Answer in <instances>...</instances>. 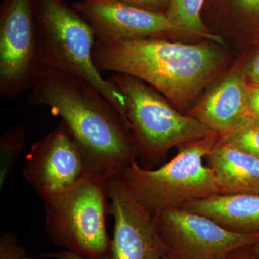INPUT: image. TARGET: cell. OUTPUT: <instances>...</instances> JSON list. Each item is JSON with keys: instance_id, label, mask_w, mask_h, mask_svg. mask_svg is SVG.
Returning <instances> with one entry per match:
<instances>
[{"instance_id": "obj_1", "label": "cell", "mask_w": 259, "mask_h": 259, "mask_svg": "<svg viewBox=\"0 0 259 259\" xmlns=\"http://www.w3.org/2000/svg\"><path fill=\"white\" fill-rule=\"evenodd\" d=\"M29 103L45 107L69 130L93 175H120L138 157L131 125L97 89L74 75L40 69Z\"/></svg>"}, {"instance_id": "obj_2", "label": "cell", "mask_w": 259, "mask_h": 259, "mask_svg": "<svg viewBox=\"0 0 259 259\" xmlns=\"http://www.w3.org/2000/svg\"><path fill=\"white\" fill-rule=\"evenodd\" d=\"M93 59L99 71L133 76L185 107L212 79L221 54L207 44H185L161 38L97 40Z\"/></svg>"}, {"instance_id": "obj_3", "label": "cell", "mask_w": 259, "mask_h": 259, "mask_svg": "<svg viewBox=\"0 0 259 259\" xmlns=\"http://www.w3.org/2000/svg\"><path fill=\"white\" fill-rule=\"evenodd\" d=\"M37 49L40 69L62 71L97 89L127 119L124 95L102 77L93 59L97 37L90 24L64 0H35Z\"/></svg>"}, {"instance_id": "obj_4", "label": "cell", "mask_w": 259, "mask_h": 259, "mask_svg": "<svg viewBox=\"0 0 259 259\" xmlns=\"http://www.w3.org/2000/svg\"><path fill=\"white\" fill-rule=\"evenodd\" d=\"M220 134L178 147L171 161L157 169H147L134 161L122 172L135 200L153 216L194 199L219 194L215 177L203 159L217 144Z\"/></svg>"}, {"instance_id": "obj_5", "label": "cell", "mask_w": 259, "mask_h": 259, "mask_svg": "<svg viewBox=\"0 0 259 259\" xmlns=\"http://www.w3.org/2000/svg\"><path fill=\"white\" fill-rule=\"evenodd\" d=\"M107 180L89 174L60 197L44 203V222L54 244L88 259H108L112 240Z\"/></svg>"}, {"instance_id": "obj_6", "label": "cell", "mask_w": 259, "mask_h": 259, "mask_svg": "<svg viewBox=\"0 0 259 259\" xmlns=\"http://www.w3.org/2000/svg\"><path fill=\"white\" fill-rule=\"evenodd\" d=\"M110 79L125 97L138 156L145 163H153L172 148L215 133L193 116L177 111L141 80L120 73H112Z\"/></svg>"}, {"instance_id": "obj_7", "label": "cell", "mask_w": 259, "mask_h": 259, "mask_svg": "<svg viewBox=\"0 0 259 259\" xmlns=\"http://www.w3.org/2000/svg\"><path fill=\"white\" fill-rule=\"evenodd\" d=\"M40 71L35 0H1L0 94L13 98L30 90Z\"/></svg>"}, {"instance_id": "obj_8", "label": "cell", "mask_w": 259, "mask_h": 259, "mask_svg": "<svg viewBox=\"0 0 259 259\" xmlns=\"http://www.w3.org/2000/svg\"><path fill=\"white\" fill-rule=\"evenodd\" d=\"M167 259H227L233 250L253 245L256 234H238L183 207L165 209L154 216Z\"/></svg>"}, {"instance_id": "obj_9", "label": "cell", "mask_w": 259, "mask_h": 259, "mask_svg": "<svg viewBox=\"0 0 259 259\" xmlns=\"http://www.w3.org/2000/svg\"><path fill=\"white\" fill-rule=\"evenodd\" d=\"M23 175L44 203L59 198L91 173L76 140L62 121L32 145Z\"/></svg>"}, {"instance_id": "obj_10", "label": "cell", "mask_w": 259, "mask_h": 259, "mask_svg": "<svg viewBox=\"0 0 259 259\" xmlns=\"http://www.w3.org/2000/svg\"><path fill=\"white\" fill-rule=\"evenodd\" d=\"M110 213L115 220L108 259H162L166 250L154 216L133 197L122 174L107 180Z\"/></svg>"}, {"instance_id": "obj_11", "label": "cell", "mask_w": 259, "mask_h": 259, "mask_svg": "<svg viewBox=\"0 0 259 259\" xmlns=\"http://www.w3.org/2000/svg\"><path fill=\"white\" fill-rule=\"evenodd\" d=\"M72 5L93 29L97 40L160 38L166 33L177 32L166 13L119 0H77Z\"/></svg>"}, {"instance_id": "obj_12", "label": "cell", "mask_w": 259, "mask_h": 259, "mask_svg": "<svg viewBox=\"0 0 259 259\" xmlns=\"http://www.w3.org/2000/svg\"><path fill=\"white\" fill-rule=\"evenodd\" d=\"M248 85L241 71H233L190 112L213 132L223 134L248 114Z\"/></svg>"}, {"instance_id": "obj_13", "label": "cell", "mask_w": 259, "mask_h": 259, "mask_svg": "<svg viewBox=\"0 0 259 259\" xmlns=\"http://www.w3.org/2000/svg\"><path fill=\"white\" fill-rule=\"evenodd\" d=\"M180 207L208 218L232 233H259V195L257 194H217L190 201Z\"/></svg>"}, {"instance_id": "obj_14", "label": "cell", "mask_w": 259, "mask_h": 259, "mask_svg": "<svg viewBox=\"0 0 259 259\" xmlns=\"http://www.w3.org/2000/svg\"><path fill=\"white\" fill-rule=\"evenodd\" d=\"M221 194L259 195V158L218 140L205 157Z\"/></svg>"}, {"instance_id": "obj_15", "label": "cell", "mask_w": 259, "mask_h": 259, "mask_svg": "<svg viewBox=\"0 0 259 259\" xmlns=\"http://www.w3.org/2000/svg\"><path fill=\"white\" fill-rule=\"evenodd\" d=\"M204 0H168L167 18L177 32H187L209 37L221 42L215 35L207 33L201 19V9Z\"/></svg>"}, {"instance_id": "obj_16", "label": "cell", "mask_w": 259, "mask_h": 259, "mask_svg": "<svg viewBox=\"0 0 259 259\" xmlns=\"http://www.w3.org/2000/svg\"><path fill=\"white\" fill-rule=\"evenodd\" d=\"M27 132L22 126L12 127L0 138V190L14 173L19 156L25 147Z\"/></svg>"}, {"instance_id": "obj_17", "label": "cell", "mask_w": 259, "mask_h": 259, "mask_svg": "<svg viewBox=\"0 0 259 259\" xmlns=\"http://www.w3.org/2000/svg\"><path fill=\"white\" fill-rule=\"evenodd\" d=\"M220 140L259 158V119L248 113Z\"/></svg>"}, {"instance_id": "obj_18", "label": "cell", "mask_w": 259, "mask_h": 259, "mask_svg": "<svg viewBox=\"0 0 259 259\" xmlns=\"http://www.w3.org/2000/svg\"><path fill=\"white\" fill-rule=\"evenodd\" d=\"M0 259H30L26 250L19 245L14 233H4L0 238Z\"/></svg>"}, {"instance_id": "obj_19", "label": "cell", "mask_w": 259, "mask_h": 259, "mask_svg": "<svg viewBox=\"0 0 259 259\" xmlns=\"http://www.w3.org/2000/svg\"><path fill=\"white\" fill-rule=\"evenodd\" d=\"M122 3L152 11L161 12L168 0H119Z\"/></svg>"}, {"instance_id": "obj_20", "label": "cell", "mask_w": 259, "mask_h": 259, "mask_svg": "<svg viewBox=\"0 0 259 259\" xmlns=\"http://www.w3.org/2000/svg\"><path fill=\"white\" fill-rule=\"evenodd\" d=\"M254 85L248 88V113L259 119V84Z\"/></svg>"}, {"instance_id": "obj_21", "label": "cell", "mask_w": 259, "mask_h": 259, "mask_svg": "<svg viewBox=\"0 0 259 259\" xmlns=\"http://www.w3.org/2000/svg\"><path fill=\"white\" fill-rule=\"evenodd\" d=\"M227 259H259L253 250V245L241 247L233 250Z\"/></svg>"}, {"instance_id": "obj_22", "label": "cell", "mask_w": 259, "mask_h": 259, "mask_svg": "<svg viewBox=\"0 0 259 259\" xmlns=\"http://www.w3.org/2000/svg\"><path fill=\"white\" fill-rule=\"evenodd\" d=\"M36 258H52L56 259H88L81 255L69 251V250H64L60 252L56 253H42V254L36 255L35 257Z\"/></svg>"}, {"instance_id": "obj_23", "label": "cell", "mask_w": 259, "mask_h": 259, "mask_svg": "<svg viewBox=\"0 0 259 259\" xmlns=\"http://www.w3.org/2000/svg\"><path fill=\"white\" fill-rule=\"evenodd\" d=\"M246 75L253 84H259V53L248 65Z\"/></svg>"}, {"instance_id": "obj_24", "label": "cell", "mask_w": 259, "mask_h": 259, "mask_svg": "<svg viewBox=\"0 0 259 259\" xmlns=\"http://www.w3.org/2000/svg\"><path fill=\"white\" fill-rule=\"evenodd\" d=\"M238 2L245 9L259 11V0H238Z\"/></svg>"}, {"instance_id": "obj_25", "label": "cell", "mask_w": 259, "mask_h": 259, "mask_svg": "<svg viewBox=\"0 0 259 259\" xmlns=\"http://www.w3.org/2000/svg\"><path fill=\"white\" fill-rule=\"evenodd\" d=\"M253 250H254L255 255L259 258V238L255 242V244L253 245Z\"/></svg>"}, {"instance_id": "obj_26", "label": "cell", "mask_w": 259, "mask_h": 259, "mask_svg": "<svg viewBox=\"0 0 259 259\" xmlns=\"http://www.w3.org/2000/svg\"><path fill=\"white\" fill-rule=\"evenodd\" d=\"M162 259H167V258H162Z\"/></svg>"}]
</instances>
